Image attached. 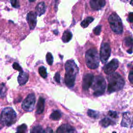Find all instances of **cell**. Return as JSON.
Here are the masks:
<instances>
[{"instance_id": "1", "label": "cell", "mask_w": 133, "mask_h": 133, "mask_svg": "<svg viewBox=\"0 0 133 133\" xmlns=\"http://www.w3.org/2000/svg\"><path fill=\"white\" fill-rule=\"evenodd\" d=\"M65 69V83L69 88H72L75 84L76 76L78 72V68L73 60H70L66 62Z\"/></svg>"}, {"instance_id": "2", "label": "cell", "mask_w": 133, "mask_h": 133, "mask_svg": "<svg viewBox=\"0 0 133 133\" xmlns=\"http://www.w3.org/2000/svg\"><path fill=\"white\" fill-rule=\"evenodd\" d=\"M108 75L107 78L108 81L107 90L109 93L117 91L123 88L125 82L119 74L113 72Z\"/></svg>"}, {"instance_id": "3", "label": "cell", "mask_w": 133, "mask_h": 133, "mask_svg": "<svg viewBox=\"0 0 133 133\" xmlns=\"http://www.w3.org/2000/svg\"><path fill=\"white\" fill-rule=\"evenodd\" d=\"M17 119V114L14 109L10 107L4 108L0 116V123L3 126H9L14 124Z\"/></svg>"}, {"instance_id": "4", "label": "cell", "mask_w": 133, "mask_h": 133, "mask_svg": "<svg viewBox=\"0 0 133 133\" xmlns=\"http://www.w3.org/2000/svg\"><path fill=\"white\" fill-rule=\"evenodd\" d=\"M100 56L95 48L88 49L85 54V61L87 66L90 69L97 68L99 64Z\"/></svg>"}, {"instance_id": "5", "label": "cell", "mask_w": 133, "mask_h": 133, "mask_svg": "<svg viewBox=\"0 0 133 133\" xmlns=\"http://www.w3.org/2000/svg\"><path fill=\"white\" fill-rule=\"evenodd\" d=\"M106 87V83L104 78L100 76L97 75L94 77V79L91 85L92 89L94 90V95L99 96L103 94Z\"/></svg>"}, {"instance_id": "6", "label": "cell", "mask_w": 133, "mask_h": 133, "mask_svg": "<svg viewBox=\"0 0 133 133\" xmlns=\"http://www.w3.org/2000/svg\"><path fill=\"white\" fill-rule=\"evenodd\" d=\"M108 21L112 30L116 34H121L123 31L122 20L115 12L112 14L108 18Z\"/></svg>"}, {"instance_id": "7", "label": "cell", "mask_w": 133, "mask_h": 133, "mask_svg": "<svg viewBox=\"0 0 133 133\" xmlns=\"http://www.w3.org/2000/svg\"><path fill=\"white\" fill-rule=\"evenodd\" d=\"M36 102V98L34 94H29L23 100L22 104V109L28 112L33 110Z\"/></svg>"}, {"instance_id": "8", "label": "cell", "mask_w": 133, "mask_h": 133, "mask_svg": "<svg viewBox=\"0 0 133 133\" xmlns=\"http://www.w3.org/2000/svg\"><path fill=\"white\" fill-rule=\"evenodd\" d=\"M111 55V48L107 43L101 44L100 50V58L102 63L107 62Z\"/></svg>"}, {"instance_id": "9", "label": "cell", "mask_w": 133, "mask_h": 133, "mask_svg": "<svg viewBox=\"0 0 133 133\" xmlns=\"http://www.w3.org/2000/svg\"><path fill=\"white\" fill-rule=\"evenodd\" d=\"M118 65V61L116 59H113L104 66L103 70L106 74H110L114 72L117 69Z\"/></svg>"}, {"instance_id": "10", "label": "cell", "mask_w": 133, "mask_h": 133, "mask_svg": "<svg viewBox=\"0 0 133 133\" xmlns=\"http://www.w3.org/2000/svg\"><path fill=\"white\" fill-rule=\"evenodd\" d=\"M121 126L126 127H132L133 126V114L129 112H125L123 114Z\"/></svg>"}, {"instance_id": "11", "label": "cell", "mask_w": 133, "mask_h": 133, "mask_svg": "<svg viewBox=\"0 0 133 133\" xmlns=\"http://www.w3.org/2000/svg\"><path fill=\"white\" fill-rule=\"evenodd\" d=\"M94 76L92 74L88 73L85 74L83 77L82 87L84 90H88L92 84Z\"/></svg>"}, {"instance_id": "12", "label": "cell", "mask_w": 133, "mask_h": 133, "mask_svg": "<svg viewBox=\"0 0 133 133\" xmlns=\"http://www.w3.org/2000/svg\"><path fill=\"white\" fill-rule=\"evenodd\" d=\"M36 13L31 11L29 12L26 16V20L29 23L31 30H33L36 24Z\"/></svg>"}, {"instance_id": "13", "label": "cell", "mask_w": 133, "mask_h": 133, "mask_svg": "<svg viewBox=\"0 0 133 133\" xmlns=\"http://www.w3.org/2000/svg\"><path fill=\"white\" fill-rule=\"evenodd\" d=\"M91 8L95 10L101 9L105 5V0H90L89 2Z\"/></svg>"}, {"instance_id": "14", "label": "cell", "mask_w": 133, "mask_h": 133, "mask_svg": "<svg viewBox=\"0 0 133 133\" xmlns=\"http://www.w3.org/2000/svg\"><path fill=\"white\" fill-rule=\"evenodd\" d=\"M75 129L68 124H63L60 126L56 132L58 133H65V132H75Z\"/></svg>"}, {"instance_id": "15", "label": "cell", "mask_w": 133, "mask_h": 133, "mask_svg": "<svg viewBox=\"0 0 133 133\" xmlns=\"http://www.w3.org/2000/svg\"><path fill=\"white\" fill-rule=\"evenodd\" d=\"M29 79V75L28 73L23 72V71L20 72L19 75L18 77V82L20 85H24Z\"/></svg>"}, {"instance_id": "16", "label": "cell", "mask_w": 133, "mask_h": 133, "mask_svg": "<svg viewBox=\"0 0 133 133\" xmlns=\"http://www.w3.org/2000/svg\"><path fill=\"white\" fill-rule=\"evenodd\" d=\"M45 107V99L42 97H39L37 104V109H36V113L41 114L42 113L44 110Z\"/></svg>"}, {"instance_id": "17", "label": "cell", "mask_w": 133, "mask_h": 133, "mask_svg": "<svg viewBox=\"0 0 133 133\" xmlns=\"http://www.w3.org/2000/svg\"><path fill=\"white\" fill-rule=\"evenodd\" d=\"M36 14L38 16H41L43 15L46 10V6L44 2H41L38 3L36 7Z\"/></svg>"}, {"instance_id": "18", "label": "cell", "mask_w": 133, "mask_h": 133, "mask_svg": "<svg viewBox=\"0 0 133 133\" xmlns=\"http://www.w3.org/2000/svg\"><path fill=\"white\" fill-rule=\"evenodd\" d=\"M114 124H115V122H114L112 119L108 117H105L103 118L100 122V124L103 127H107L109 126Z\"/></svg>"}, {"instance_id": "19", "label": "cell", "mask_w": 133, "mask_h": 133, "mask_svg": "<svg viewBox=\"0 0 133 133\" xmlns=\"http://www.w3.org/2000/svg\"><path fill=\"white\" fill-rule=\"evenodd\" d=\"M72 33L69 31H65L64 32L63 34L62 39L64 43H68L72 39Z\"/></svg>"}, {"instance_id": "20", "label": "cell", "mask_w": 133, "mask_h": 133, "mask_svg": "<svg viewBox=\"0 0 133 133\" xmlns=\"http://www.w3.org/2000/svg\"><path fill=\"white\" fill-rule=\"evenodd\" d=\"M61 117V112L59 110L54 111L50 115V118L52 120H59Z\"/></svg>"}, {"instance_id": "21", "label": "cell", "mask_w": 133, "mask_h": 133, "mask_svg": "<svg viewBox=\"0 0 133 133\" xmlns=\"http://www.w3.org/2000/svg\"><path fill=\"white\" fill-rule=\"evenodd\" d=\"M94 19L92 17H88L86 18L85 19H84L83 21H82V22L81 23V25L83 28H85L87 27L88 25L94 21Z\"/></svg>"}, {"instance_id": "22", "label": "cell", "mask_w": 133, "mask_h": 133, "mask_svg": "<svg viewBox=\"0 0 133 133\" xmlns=\"http://www.w3.org/2000/svg\"><path fill=\"white\" fill-rule=\"evenodd\" d=\"M124 43L126 47H129V49H132L133 39L131 37H126L124 39Z\"/></svg>"}, {"instance_id": "23", "label": "cell", "mask_w": 133, "mask_h": 133, "mask_svg": "<svg viewBox=\"0 0 133 133\" xmlns=\"http://www.w3.org/2000/svg\"><path fill=\"white\" fill-rule=\"evenodd\" d=\"M87 114L90 117H92L94 118H97L99 116V113L97 111L89 109L87 111Z\"/></svg>"}, {"instance_id": "24", "label": "cell", "mask_w": 133, "mask_h": 133, "mask_svg": "<svg viewBox=\"0 0 133 133\" xmlns=\"http://www.w3.org/2000/svg\"><path fill=\"white\" fill-rule=\"evenodd\" d=\"M38 72H39V74L41 75V76L42 77H43L44 78H46V77L47 76V73L46 71V69L44 66H42L41 67H39L38 69Z\"/></svg>"}, {"instance_id": "25", "label": "cell", "mask_w": 133, "mask_h": 133, "mask_svg": "<svg viewBox=\"0 0 133 133\" xmlns=\"http://www.w3.org/2000/svg\"><path fill=\"white\" fill-rule=\"evenodd\" d=\"M7 88L4 83L0 84V95L2 97H4L6 94Z\"/></svg>"}, {"instance_id": "26", "label": "cell", "mask_w": 133, "mask_h": 133, "mask_svg": "<svg viewBox=\"0 0 133 133\" xmlns=\"http://www.w3.org/2000/svg\"><path fill=\"white\" fill-rule=\"evenodd\" d=\"M46 59L49 65H51L53 63V56L50 52H47L46 56Z\"/></svg>"}, {"instance_id": "27", "label": "cell", "mask_w": 133, "mask_h": 133, "mask_svg": "<svg viewBox=\"0 0 133 133\" xmlns=\"http://www.w3.org/2000/svg\"><path fill=\"white\" fill-rule=\"evenodd\" d=\"M31 132H33V133L44 132V130H43V128L41 126H37L33 128V129L31 130Z\"/></svg>"}, {"instance_id": "28", "label": "cell", "mask_w": 133, "mask_h": 133, "mask_svg": "<svg viewBox=\"0 0 133 133\" xmlns=\"http://www.w3.org/2000/svg\"><path fill=\"white\" fill-rule=\"evenodd\" d=\"M26 128H27V126L25 124H22L21 125L18 127L17 129V132H21V133L25 132L26 130Z\"/></svg>"}, {"instance_id": "29", "label": "cell", "mask_w": 133, "mask_h": 133, "mask_svg": "<svg viewBox=\"0 0 133 133\" xmlns=\"http://www.w3.org/2000/svg\"><path fill=\"white\" fill-rule=\"evenodd\" d=\"M101 25H99L98 26H97L96 28H95L93 30V32L94 33V34L95 35H98L100 34V32H101Z\"/></svg>"}, {"instance_id": "30", "label": "cell", "mask_w": 133, "mask_h": 133, "mask_svg": "<svg viewBox=\"0 0 133 133\" xmlns=\"http://www.w3.org/2000/svg\"><path fill=\"white\" fill-rule=\"evenodd\" d=\"M128 79L130 83L133 84V66H132L131 69L130 70L129 75H128Z\"/></svg>"}, {"instance_id": "31", "label": "cell", "mask_w": 133, "mask_h": 133, "mask_svg": "<svg viewBox=\"0 0 133 133\" xmlns=\"http://www.w3.org/2000/svg\"><path fill=\"white\" fill-rule=\"evenodd\" d=\"M10 3L12 5V6L14 8H18L19 7V3L18 1V0H10Z\"/></svg>"}, {"instance_id": "32", "label": "cell", "mask_w": 133, "mask_h": 133, "mask_svg": "<svg viewBox=\"0 0 133 133\" xmlns=\"http://www.w3.org/2000/svg\"><path fill=\"white\" fill-rule=\"evenodd\" d=\"M12 67L13 68L15 69V70H16L17 71H19L20 72H21L22 71V68H21V66H20V65L17 63V62H14L12 64Z\"/></svg>"}, {"instance_id": "33", "label": "cell", "mask_w": 133, "mask_h": 133, "mask_svg": "<svg viewBox=\"0 0 133 133\" xmlns=\"http://www.w3.org/2000/svg\"><path fill=\"white\" fill-rule=\"evenodd\" d=\"M108 114L111 117H112L113 118H116L117 117V113L116 111H109L108 112Z\"/></svg>"}, {"instance_id": "34", "label": "cell", "mask_w": 133, "mask_h": 133, "mask_svg": "<svg viewBox=\"0 0 133 133\" xmlns=\"http://www.w3.org/2000/svg\"><path fill=\"white\" fill-rule=\"evenodd\" d=\"M54 79L56 82L59 83L60 82V75L59 72H57L54 76Z\"/></svg>"}, {"instance_id": "35", "label": "cell", "mask_w": 133, "mask_h": 133, "mask_svg": "<svg viewBox=\"0 0 133 133\" xmlns=\"http://www.w3.org/2000/svg\"><path fill=\"white\" fill-rule=\"evenodd\" d=\"M127 20L130 22H133V12H131L129 13Z\"/></svg>"}, {"instance_id": "36", "label": "cell", "mask_w": 133, "mask_h": 133, "mask_svg": "<svg viewBox=\"0 0 133 133\" xmlns=\"http://www.w3.org/2000/svg\"><path fill=\"white\" fill-rule=\"evenodd\" d=\"M53 131V130H52V129H51L50 128H47L45 130H44V132H52Z\"/></svg>"}, {"instance_id": "37", "label": "cell", "mask_w": 133, "mask_h": 133, "mask_svg": "<svg viewBox=\"0 0 133 133\" xmlns=\"http://www.w3.org/2000/svg\"><path fill=\"white\" fill-rule=\"evenodd\" d=\"M130 5H131L132 6H133V0H131V1H130Z\"/></svg>"}, {"instance_id": "38", "label": "cell", "mask_w": 133, "mask_h": 133, "mask_svg": "<svg viewBox=\"0 0 133 133\" xmlns=\"http://www.w3.org/2000/svg\"><path fill=\"white\" fill-rule=\"evenodd\" d=\"M30 2H34V1H35L36 0H29Z\"/></svg>"}]
</instances>
